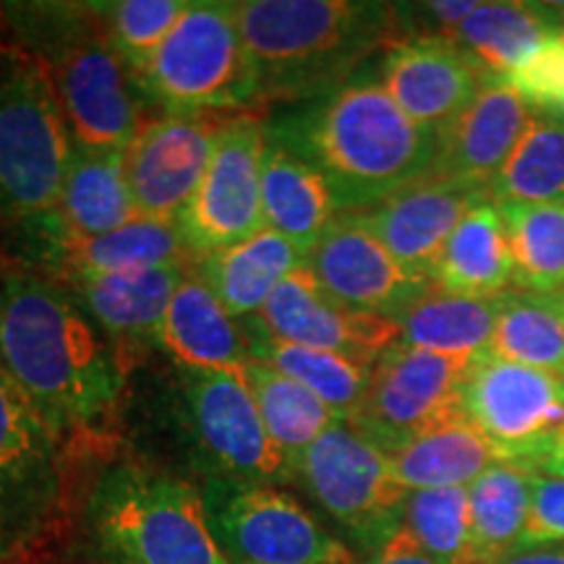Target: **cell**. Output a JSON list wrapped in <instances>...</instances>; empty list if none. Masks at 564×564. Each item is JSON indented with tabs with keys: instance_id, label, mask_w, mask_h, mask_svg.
Returning <instances> with one entry per match:
<instances>
[{
	"instance_id": "1",
	"label": "cell",
	"mask_w": 564,
	"mask_h": 564,
	"mask_svg": "<svg viewBox=\"0 0 564 564\" xmlns=\"http://www.w3.org/2000/svg\"><path fill=\"white\" fill-rule=\"evenodd\" d=\"M0 371L61 440L97 434L126 373L68 288L30 270L0 272Z\"/></svg>"
},
{
	"instance_id": "2",
	"label": "cell",
	"mask_w": 564,
	"mask_h": 564,
	"mask_svg": "<svg viewBox=\"0 0 564 564\" xmlns=\"http://www.w3.org/2000/svg\"><path fill=\"white\" fill-rule=\"evenodd\" d=\"M267 131L312 162L340 212L377 207L432 173L436 162V133L413 123L369 76H356L282 112Z\"/></svg>"
},
{
	"instance_id": "3",
	"label": "cell",
	"mask_w": 564,
	"mask_h": 564,
	"mask_svg": "<svg viewBox=\"0 0 564 564\" xmlns=\"http://www.w3.org/2000/svg\"><path fill=\"white\" fill-rule=\"evenodd\" d=\"M249 51L257 105L306 102L350 82L392 45L398 6L361 0H241L232 3Z\"/></svg>"
},
{
	"instance_id": "4",
	"label": "cell",
	"mask_w": 564,
	"mask_h": 564,
	"mask_svg": "<svg viewBox=\"0 0 564 564\" xmlns=\"http://www.w3.org/2000/svg\"><path fill=\"white\" fill-rule=\"evenodd\" d=\"M3 32L40 58L70 139L87 150H126L144 123L139 84L112 45L100 3H6Z\"/></svg>"
},
{
	"instance_id": "5",
	"label": "cell",
	"mask_w": 564,
	"mask_h": 564,
	"mask_svg": "<svg viewBox=\"0 0 564 564\" xmlns=\"http://www.w3.org/2000/svg\"><path fill=\"white\" fill-rule=\"evenodd\" d=\"M87 535L100 564H230L212 535L202 489L144 463H112L97 476Z\"/></svg>"
},
{
	"instance_id": "6",
	"label": "cell",
	"mask_w": 564,
	"mask_h": 564,
	"mask_svg": "<svg viewBox=\"0 0 564 564\" xmlns=\"http://www.w3.org/2000/svg\"><path fill=\"white\" fill-rule=\"evenodd\" d=\"M74 139L40 58L0 32V230L58 202Z\"/></svg>"
},
{
	"instance_id": "7",
	"label": "cell",
	"mask_w": 564,
	"mask_h": 564,
	"mask_svg": "<svg viewBox=\"0 0 564 564\" xmlns=\"http://www.w3.org/2000/svg\"><path fill=\"white\" fill-rule=\"evenodd\" d=\"M167 116L257 110V79L232 3L192 0L158 53L133 76Z\"/></svg>"
},
{
	"instance_id": "8",
	"label": "cell",
	"mask_w": 564,
	"mask_h": 564,
	"mask_svg": "<svg viewBox=\"0 0 564 564\" xmlns=\"http://www.w3.org/2000/svg\"><path fill=\"white\" fill-rule=\"evenodd\" d=\"M63 440L0 371V564L45 544L63 514Z\"/></svg>"
},
{
	"instance_id": "9",
	"label": "cell",
	"mask_w": 564,
	"mask_h": 564,
	"mask_svg": "<svg viewBox=\"0 0 564 564\" xmlns=\"http://www.w3.org/2000/svg\"><path fill=\"white\" fill-rule=\"evenodd\" d=\"M291 484L369 556L403 528L408 491L384 449L348 421L335 423L295 460Z\"/></svg>"
},
{
	"instance_id": "10",
	"label": "cell",
	"mask_w": 564,
	"mask_h": 564,
	"mask_svg": "<svg viewBox=\"0 0 564 564\" xmlns=\"http://www.w3.org/2000/svg\"><path fill=\"white\" fill-rule=\"evenodd\" d=\"M202 497L230 564H356L350 549L278 484L207 478Z\"/></svg>"
},
{
	"instance_id": "11",
	"label": "cell",
	"mask_w": 564,
	"mask_h": 564,
	"mask_svg": "<svg viewBox=\"0 0 564 564\" xmlns=\"http://www.w3.org/2000/svg\"><path fill=\"white\" fill-rule=\"evenodd\" d=\"M183 432L207 478L291 484L293 465L267 432L241 371L181 369Z\"/></svg>"
},
{
	"instance_id": "12",
	"label": "cell",
	"mask_w": 564,
	"mask_h": 564,
	"mask_svg": "<svg viewBox=\"0 0 564 564\" xmlns=\"http://www.w3.org/2000/svg\"><path fill=\"white\" fill-rule=\"evenodd\" d=\"M460 411L499 460L541 470L564 432V373L484 352L465 371Z\"/></svg>"
},
{
	"instance_id": "13",
	"label": "cell",
	"mask_w": 564,
	"mask_h": 564,
	"mask_svg": "<svg viewBox=\"0 0 564 564\" xmlns=\"http://www.w3.org/2000/svg\"><path fill=\"white\" fill-rule=\"evenodd\" d=\"M468 358L394 343L369 371L364 403L348 421L387 455L423 429L460 411Z\"/></svg>"
},
{
	"instance_id": "14",
	"label": "cell",
	"mask_w": 564,
	"mask_h": 564,
	"mask_svg": "<svg viewBox=\"0 0 564 564\" xmlns=\"http://www.w3.org/2000/svg\"><path fill=\"white\" fill-rule=\"evenodd\" d=\"M267 150V121L257 110L230 118L215 154L183 212L178 228L194 257H207L264 228L262 162Z\"/></svg>"
},
{
	"instance_id": "15",
	"label": "cell",
	"mask_w": 564,
	"mask_h": 564,
	"mask_svg": "<svg viewBox=\"0 0 564 564\" xmlns=\"http://www.w3.org/2000/svg\"><path fill=\"white\" fill-rule=\"evenodd\" d=\"M232 116L236 112H199L150 118L141 123L123 150L126 178L139 217L160 223L181 220Z\"/></svg>"
},
{
	"instance_id": "16",
	"label": "cell",
	"mask_w": 564,
	"mask_h": 564,
	"mask_svg": "<svg viewBox=\"0 0 564 564\" xmlns=\"http://www.w3.org/2000/svg\"><path fill=\"white\" fill-rule=\"evenodd\" d=\"M316 285L345 308L394 319L429 282L408 274L373 236L361 212H340L337 220L303 257Z\"/></svg>"
},
{
	"instance_id": "17",
	"label": "cell",
	"mask_w": 564,
	"mask_h": 564,
	"mask_svg": "<svg viewBox=\"0 0 564 564\" xmlns=\"http://www.w3.org/2000/svg\"><path fill=\"white\" fill-rule=\"evenodd\" d=\"M377 79L413 123L440 137L491 76L444 34H419L387 47Z\"/></svg>"
},
{
	"instance_id": "18",
	"label": "cell",
	"mask_w": 564,
	"mask_h": 564,
	"mask_svg": "<svg viewBox=\"0 0 564 564\" xmlns=\"http://www.w3.org/2000/svg\"><path fill=\"white\" fill-rule=\"evenodd\" d=\"M251 322L278 340L303 348L340 352L350 361L371 369L384 350L400 343L392 319L345 308L316 285L312 272L299 267L280 282L267 306Z\"/></svg>"
},
{
	"instance_id": "19",
	"label": "cell",
	"mask_w": 564,
	"mask_h": 564,
	"mask_svg": "<svg viewBox=\"0 0 564 564\" xmlns=\"http://www.w3.org/2000/svg\"><path fill=\"white\" fill-rule=\"evenodd\" d=\"M486 199V188L429 173L361 212V217L408 274L432 285L449 236Z\"/></svg>"
},
{
	"instance_id": "20",
	"label": "cell",
	"mask_w": 564,
	"mask_h": 564,
	"mask_svg": "<svg viewBox=\"0 0 564 564\" xmlns=\"http://www.w3.org/2000/svg\"><path fill=\"white\" fill-rule=\"evenodd\" d=\"M188 267L162 264L76 280L63 288H68L91 322L100 324L123 371H129L137 361V350L147 343H158L162 319Z\"/></svg>"
},
{
	"instance_id": "21",
	"label": "cell",
	"mask_w": 564,
	"mask_h": 564,
	"mask_svg": "<svg viewBox=\"0 0 564 564\" xmlns=\"http://www.w3.org/2000/svg\"><path fill=\"white\" fill-rule=\"evenodd\" d=\"M533 108L505 82L484 84L476 100L436 137L434 171L486 188L523 137Z\"/></svg>"
},
{
	"instance_id": "22",
	"label": "cell",
	"mask_w": 564,
	"mask_h": 564,
	"mask_svg": "<svg viewBox=\"0 0 564 564\" xmlns=\"http://www.w3.org/2000/svg\"><path fill=\"white\" fill-rule=\"evenodd\" d=\"M158 345L181 369L241 371L251 361V337L241 319L228 314L194 264L175 288L162 319Z\"/></svg>"
},
{
	"instance_id": "23",
	"label": "cell",
	"mask_w": 564,
	"mask_h": 564,
	"mask_svg": "<svg viewBox=\"0 0 564 564\" xmlns=\"http://www.w3.org/2000/svg\"><path fill=\"white\" fill-rule=\"evenodd\" d=\"M137 217L123 150H87L74 144L58 202L40 220L63 238H95Z\"/></svg>"
},
{
	"instance_id": "24",
	"label": "cell",
	"mask_w": 564,
	"mask_h": 564,
	"mask_svg": "<svg viewBox=\"0 0 564 564\" xmlns=\"http://www.w3.org/2000/svg\"><path fill=\"white\" fill-rule=\"evenodd\" d=\"M337 215L340 207L324 175L267 131L262 162L264 228L280 232L301 251V257H306Z\"/></svg>"
},
{
	"instance_id": "25",
	"label": "cell",
	"mask_w": 564,
	"mask_h": 564,
	"mask_svg": "<svg viewBox=\"0 0 564 564\" xmlns=\"http://www.w3.org/2000/svg\"><path fill=\"white\" fill-rule=\"evenodd\" d=\"M301 264V251L288 238L262 228L243 241L199 257L194 272L207 282L230 316L251 319L267 306L280 282Z\"/></svg>"
},
{
	"instance_id": "26",
	"label": "cell",
	"mask_w": 564,
	"mask_h": 564,
	"mask_svg": "<svg viewBox=\"0 0 564 564\" xmlns=\"http://www.w3.org/2000/svg\"><path fill=\"white\" fill-rule=\"evenodd\" d=\"M564 30V6L481 3L453 32L444 34L481 66L505 82L541 42Z\"/></svg>"
},
{
	"instance_id": "27",
	"label": "cell",
	"mask_w": 564,
	"mask_h": 564,
	"mask_svg": "<svg viewBox=\"0 0 564 564\" xmlns=\"http://www.w3.org/2000/svg\"><path fill=\"white\" fill-rule=\"evenodd\" d=\"M394 478L405 491L455 489L476 481L484 470L499 463L491 444L457 411L434 426L423 429L390 455Z\"/></svg>"
},
{
	"instance_id": "28",
	"label": "cell",
	"mask_w": 564,
	"mask_h": 564,
	"mask_svg": "<svg viewBox=\"0 0 564 564\" xmlns=\"http://www.w3.org/2000/svg\"><path fill=\"white\" fill-rule=\"evenodd\" d=\"M499 308L502 295L474 299L429 285L392 322L400 329V343L474 361L489 352Z\"/></svg>"
},
{
	"instance_id": "29",
	"label": "cell",
	"mask_w": 564,
	"mask_h": 564,
	"mask_svg": "<svg viewBox=\"0 0 564 564\" xmlns=\"http://www.w3.org/2000/svg\"><path fill=\"white\" fill-rule=\"evenodd\" d=\"M512 274L505 217L497 204L486 199L470 209L449 236L432 285L474 299H499L512 291Z\"/></svg>"
},
{
	"instance_id": "30",
	"label": "cell",
	"mask_w": 564,
	"mask_h": 564,
	"mask_svg": "<svg viewBox=\"0 0 564 564\" xmlns=\"http://www.w3.org/2000/svg\"><path fill=\"white\" fill-rule=\"evenodd\" d=\"M535 474L539 470L528 465L499 460L468 486L470 533L481 564L518 549L531 512Z\"/></svg>"
},
{
	"instance_id": "31",
	"label": "cell",
	"mask_w": 564,
	"mask_h": 564,
	"mask_svg": "<svg viewBox=\"0 0 564 564\" xmlns=\"http://www.w3.org/2000/svg\"><path fill=\"white\" fill-rule=\"evenodd\" d=\"M251 337V358L272 366L274 371L285 373L293 382L312 390L316 398L324 400L343 421H350L364 403L366 387H369V371L366 366L350 361L340 352L303 348L278 337L267 335L251 319H243Z\"/></svg>"
},
{
	"instance_id": "32",
	"label": "cell",
	"mask_w": 564,
	"mask_h": 564,
	"mask_svg": "<svg viewBox=\"0 0 564 564\" xmlns=\"http://www.w3.org/2000/svg\"><path fill=\"white\" fill-rule=\"evenodd\" d=\"M489 352L531 369L564 373V291H507Z\"/></svg>"
},
{
	"instance_id": "33",
	"label": "cell",
	"mask_w": 564,
	"mask_h": 564,
	"mask_svg": "<svg viewBox=\"0 0 564 564\" xmlns=\"http://www.w3.org/2000/svg\"><path fill=\"white\" fill-rule=\"evenodd\" d=\"M494 204H564V118L533 110L523 137L489 183Z\"/></svg>"
},
{
	"instance_id": "34",
	"label": "cell",
	"mask_w": 564,
	"mask_h": 564,
	"mask_svg": "<svg viewBox=\"0 0 564 564\" xmlns=\"http://www.w3.org/2000/svg\"><path fill=\"white\" fill-rule=\"evenodd\" d=\"M246 382L251 387L259 413L272 442L295 468V460L343 419L312 390L293 382L262 361L246 364Z\"/></svg>"
},
{
	"instance_id": "35",
	"label": "cell",
	"mask_w": 564,
	"mask_h": 564,
	"mask_svg": "<svg viewBox=\"0 0 564 564\" xmlns=\"http://www.w3.org/2000/svg\"><path fill=\"white\" fill-rule=\"evenodd\" d=\"M512 251V291H564V204H497Z\"/></svg>"
},
{
	"instance_id": "36",
	"label": "cell",
	"mask_w": 564,
	"mask_h": 564,
	"mask_svg": "<svg viewBox=\"0 0 564 564\" xmlns=\"http://www.w3.org/2000/svg\"><path fill=\"white\" fill-rule=\"evenodd\" d=\"M403 531L440 564H481L470 533L468 489L408 491Z\"/></svg>"
},
{
	"instance_id": "37",
	"label": "cell",
	"mask_w": 564,
	"mask_h": 564,
	"mask_svg": "<svg viewBox=\"0 0 564 564\" xmlns=\"http://www.w3.org/2000/svg\"><path fill=\"white\" fill-rule=\"evenodd\" d=\"M192 0H118L100 3L116 51L137 76L175 30Z\"/></svg>"
},
{
	"instance_id": "38",
	"label": "cell",
	"mask_w": 564,
	"mask_h": 564,
	"mask_svg": "<svg viewBox=\"0 0 564 564\" xmlns=\"http://www.w3.org/2000/svg\"><path fill=\"white\" fill-rule=\"evenodd\" d=\"M533 110L564 118V30L541 42L505 79Z\"/></svg>"
},
{
	"instance_id": "39",
	"label": "cell",
	"mask_w": 564,
	"mask_h": 564,
	"mask_svg": "<svg viewBox=\"0 0 564 564\" xmlns=\"http://www.w3.org/2000/svg\"><path fill=\"white\" fill-rule=\"evenodd\" d=\"M564 544V478L535 474L531 512L518 549ZM514 549V552H518Z\"/></svg>"
},
{
	"instance_id": "40",
	"label": "cell",
	"mask_w": 564,
	"mask_h": 564,
	"mask_svg": "<svg viewBox=\"0 0 564 564\" xmlns=\"http://www.w3.org/2000/svg\"><path fill=\"white\" fill-rule=\"evenodd\" d=\"M366 564H440V562L432 560V556L423 552L411 535L400 528V531L394 533L382 549H377V552L369 556V562Z\"/></svg>"
},
{
	"instance_id": "41",
	"label": "cell",
	"mask_w": 564,
	"mask_h": 564,
	"mask_svg": "<svg viewBox=\"0 0 564 564\" xmlns=\"http://www.w3.org/2000/svg\"><path fill=\"white\" fill-rule=\"evenodd\" d=\"M491 564H564V544L518 549V552L505 554L502 560Z\"/></svg>"
},
{
	"instance_id": "42",
	"label": "cell",
	"mask_w": 564,
	"mask_h": 564,
	"mask_svg": "<svg viewBox=\"0 0 564 564\" xmlns=\"http://www.w3.org/2000/svg\"><path fill=\"white\" fill-rule=\"evenodd\" d=\"M541 474L564 478V432L560 436V442H556V447L552 449V455H549L544 465H541Z\"/></svg>"
}]
</instances>
